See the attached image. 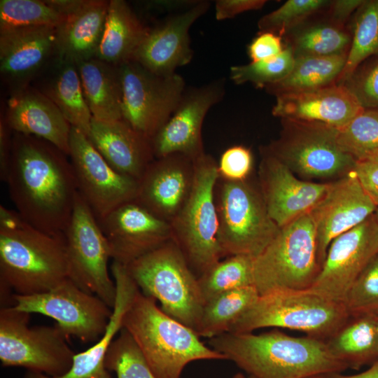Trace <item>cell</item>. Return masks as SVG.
<instances>
[{
  "instance_id": "cell-1",
  "label": "cell",
  "mask_w": 378,
  "mask_h": 378,
  "mask_svg": "<svg viewBox=\"0 0 378 378\" xmlns=\"http://www.w3.org/2000/svg\"><path fill=\"white\" fill-rule=\"evenodd\" d=\"M5 183L26 221L50 234H64L78 192L69 155L41 138L13 132Z\"/></svg>"
},
{
  "instance_id": "cell-2",
  "label": "cell",
  "mask_w": 378,
  "mask_h": 378,
  "mask_svg": "<svg viewBox=\"0 0 378 378\" xmlns=\"http://www.w3.org/2000/svg\"><path fill=\"white\" fill-rule=\"evenodd\" d=\"M208 344L254 378H307L348 368L325 340L290 336L277 329L260 334L225 332Z\"/></svg>"
},
{
  "instance_id": "cell-3",
  "label": "cell",
  "mask_w": 378,
  "mask_h": 378,
  "mask_svg": "<svg viewBox=\"0 0 378 378\" xmlns=\"http://www.w3.org/2000/svg\"><path fill=\"white\" fill-rule=\"evenodd\" d=\"M68 278L62 234H50L26 221L16 211L0 206L1 302L13 295L46 292Z\"/></svg>"
},
{
  "instance_id": "cell-4",
  "label": "cell",
  "mask_w": 378,
  "mask_h": 378,
  "mask_svg": "<svg viewBox=\"0 0 378 378\" xmlns=\"http://www.w3.org/2000/svg\"><path fill=\"white\" fill-rule=\"evenodd\" d=\"M156 300L139 290L122 321L157 378H181L184 368L200 360H226L206 346L192 328L164 313Z\"/></svg>"
},
{
  "instance_id": "cell-5",
  "label": "cell",
  "mask_w": 378,
  "mask_h": 378,
  "mask_svg": "<svg viewBox=\"0 0 378 378\" xmlns=\"http://www.w3.org/2000/svg\"><path fill=\"white\" fill-rule=\"evenodd\" d=\"M349 316L343 303L309 288L279 289L259 295L228 332H253L264 328H284L326 341Z\"/></svg>"
},
{
  "instance_id": "cell-6",
  "label": "cell",
  "mask_w": 378,
  "mask_h": 378,
  "mask_svg": "<svg viewBox=\"0 0 378 378\" xmlns=\"http://www.w3.org/2000/svg\"><path fill=\"white\" fill-rule=\"evenodd\" d=\"M139 290L161 309L195 332L204 301L197 277L172 239L125 266Z\"/></svg>"
},
{
  "instance_id": "cell-7",
  "label": "cell",
  "mask_w": 378,
  "mask_h": 378,
  "mask_svg": "<svg viewBox=\"0 0 378 378\" xmlns=\"http://www.w3.org/2000/svg\"><path fill=\"white\" fill-rule=\"evenodd\" d=\"M194 164L190 194L170 225L172 239L198 279L225 256L218 241L215 202V188L219 177L217 162L204 153L194 160Z\"/></svg>"
},
{
  "instance_id": "cell-8",
  "label": "cell",
  "mask_w": 378,
  "mask_h": 378,
  "mask_svg": "<svg viewBox=\"0 0 378 378\" xmlns=\"http://www.w3.org/2000/svg\"><path fill=\"white\" fill-rule=\"evenodd\" d=\"M321 267L316 231L309 211L280 227L255 258L254 286L259 295L279 289H308Z\"/></svg>"
},
{
  "instance_id": "cell-9",
  "label": "cell",
  "mask_w": 378,
  "mask_h": 378,
  "mask_svg": "<svg viewBox=\"0 0 378 378\" xmlns=\"http://www.w3.org/2000/svg\"><path fill=\"white\" fill-rule=\"evenodd\" d=\"M218 241L225 257L258 256L279 227L270 216L258 184L250 178L231 181L218 177L215 188Z\"/></svg>"
},
{
  "instance_id": "cell-10",
  "label": "cell",
  "mask_w": 378,
  "mask_h": 378,
  "mask_svg": "<svg viewBox=\"0 0 378 378\" xmlns=\"http://www.w3.org/2000/svg\"><path fill=\"white\" fill-rule=\"evenodd\" d=\"M279 137L262 148L298 177L335 181L354 172L356 160L337 143V128L319 123L282 119Z\"/></svg>"
},
{
  "instance_id": "cell-11",
  "label": "cell",
  "mask_w": 378,
  "mask_h": 378,
  "mask_svg": "<svg viewBox=\"0 0 378 378\" xmlns=\"http://www.w3.org/2000/svg\"><path fill=\"white\" fill-rule=\"evenodd\" d=\"M29 314L12 307L0 309V360L4 366L23 367L50 377L65 374L76 353L56 326H29Z\"/></svg>"
},
{
  "instance_id": "cell-12",
  "label": "cell",
  "mask_w": 378,
  "mask_h": 378,
  "mask_svg": "<svg viewBox=\"0 0 378 378\" xmlns=\"http://www.w3.org/2000/svg\"><path fill=\"white\" fill-rule=\"evenodd\" d=\"M64 236L68 278L113 308L116 287L108 269L111 249L97 218L79 192Z\"/></svg>"
},
{
  "instance_id": "cell-13",
  "label": "cell",
  "mask_w": 378,
  "mask_h": 378,
  "mask_svg": "<svg viewBox=\"0 0 378 378\" xmlns=\"http://www.w3.org/2000/svg\"><path fill=\"white\" fill-rule=\"evenodd\" d=\"M12 307L18 312L50 317L68 337L96 342L104 334L113 313L99 297L67 278L52 289L33 295L13 294Z\"/></svg>"
},
{
  "instance_id": "cell-14",
  "label": "cell",
  "mask_w": 378,
  "mask_h": 378,
  "mask_svg": "<svg viewBox=\"0 0 378 378\" xmlns=\"http://www.w3.org/2000/svg\"><path fill=\"white\" fill-rule=\"evenodd\" d=\"M122 120L152 139L174 113L186 90L183 78L155 74L134 60L119 66Z\"/></svg>"
},
{
  "instance_id": "cell-15",
  "label": "cell",
  "mask_w": 378,
  "mask_h": 378,
  "mask_svg": "<svg viewBox=\"0 0 378 378\" xmlns=\"http://www.w3.org/2000/svg\"><path fill=\"white\" fill-rule=\"evenodd\" d=\"M69 157L78 192L98 220L120 205L135 200L139 181L111 167L87 135L74 127Z\"/></svg>"
},
{
  "instance_id": "cell-16",
  "label": "cell",
  "mask_w": 378,
  "mask_h": 378,
  "mask_svg": "<svg viewBox=\"0 0 378 378\" xmlns=\"http://www.w3.org/2000/svg\"><path fill=\"white\" fill-rule=\"evenodd\" d=\"M377 254L378 220L374 214L332 240L309 289L343 303L356 278Z\"/></svg>"
},
{
  "instance_id": "cell-17",
  "label": "cell",
  "mask_w": 378,
  "mask_h": 378,
  "mask_svg": "<svg viewBox=\"0 0 378 378\" xmlns=\"http://www.w3.org/2000/svg\"><path fill=\"white\" fill-rule=\"evenodd\" d=\"M224 94L223 79L186 89L174 113L151 139L155 158L178 153L195 160L203 155L202 128L204 118Z\"/></svg>"
},
{
  "instance_id": "cell-18",
  "label": "cell",
  "mask_w": 378,
  "mask_h": 378,
  "mask_svg": "<svg viewBox=\"0 0 378 378\" xmlns=\"http://www.w3.org/2000/svg\"><path fill=\"white\" fill-rule=\"evenodd\" d=\"M98 222L113 261L125 266L172 239L170 223L135 200L120 205Z\"/></svg>"
},
{
  "instance_id": "cell-19",
  "label": "cell",
  "mask_w": 378,
  "mask_h": 378,
  "mask_svg": "<svg viewBox=\"0 0 378 378\" xmlns=\"http://www.w3.org/2000/svg\"><path fill=\"white\" fill-rule=\"evenodd\" d=\"M260 151L258 185L270 216L282 227L309 212L323 198L330 181L303 180L262 148Z\"/></svg>"
},
{
  "instance_id": "cell-20",
  "label": "cell",
  "mask_w": 378,
  "mask_h": 378,
  "mask_svg": "<svg viewBox=\"0 0 378 378\" xmlns=\"http://www.w3.org/2000/svg\"><path fill=\"white\" fill-rule=\"evenodd\" d=\"M377 206L355 173L332 181L321 201L310 211L316 231L321 267L334 239L373 215Z\"/></svg>"
},
{
  "instance_id": "cell-21",
  "label": "cell",
  "mask_w": 378,
  "mask_h": 378,
  "mask_svg": "<svg viewBox=\"0 0 378 378\" xmlns=\"http://www.w3.org/2000/svg\"><path fill=\"white\" fill-rule=\"evenodd\" d=\"M194 177V160L184 155L155 158L139 180L135 201L170 223L186 204Z\"/></svg>"
},
{
  "instance_id": "cell-22",
  "label": "cell",
  "mask_w": 378,
  "mask_h": 378,
  "mask_svg": "<svg viewBox=\"0 0 378 378\" xmlns=\"http://www.w3.org/2000/svg\"><path fill=\"white\" fill-rule=\"evenodd\" d=\"M209 6L207 1H197L150 28L133 60L159 75L174 74L177 68L189 64L193 56L190 29Z\"/></svg>"
},
{
  "instance_id": "cell-23",
  "label": "cell",
  "mask_w": 378,
  "mask_h": 378,
  "mask_svg": "<svg viewBox=\"0 0 378 378\" xmlns=\"http://www.w3.org/2000/svg\"><path fill=\"white\" fill-rule=\"evenodd\" d=\"M55 27L0 31V71L13 91L29 85L50 59L57 57Z\"/></svg>"
},
{
  "instance_id": "cell-24",
  "label": "cell",
  "mask_w": 378,
  "mask_h": 378,
  "mask_svg": "<svg viewBox=\"0 0 378 378\" xmlns=\"http://www.w3.org/2000/svg\"><path fill=\"white\" fill-rule=\"evenodd\" d=\"M363 109L346 87L334 83L277 95L272 114L281 119L319 122L339 129Z\"/></svg>"
},
{
  "instance_id": "cell-25",
  "label": "cell",
  "mask_w": 378,
  "mask_h": 378,
  "mask_svg": "<svg viewBox=\"0 0 378 378\" xmlns=\"http://www.w3.org/2000/svg\"><path fill=\"white\" fill-rule=\"evenodd\" d=\"M3 116L13 132L41 138L69 155L71 126L36 88L27 85L13 91Z\"/></svg>"
},
{
  "instance_id": "cell-26",
  "label": "cell",
  "mask_w": 378,
  "mask_h": 378,
  "mask_svg": "<svg viewBox=\"0 0 378 378\" xmlns=\"http://www.w3.org/2000/svg\"><path fill=\"white\" fill-rule=\"evenodd\" d=\"M88 138L118 172L139 181L155 160L152 141L122 119H92Z\"/></svg>"
},
{
  "instance_id": "cell-27",
  "label": "cell",
  "mask_w": 378,
  "mask_h": 378,
  "mask_svg": "<svg viewBox=\"0 0 378 378\" xmlns=\"http://www.w3.org/2000/svg\"><path fill=\"white\" fill-rule=\"evenodd\" d=\"M111 270L116 287V297L103 336L87 350L76 354L71 368L63 375L50 377L27 370L24 378H111L104 365L106 351L122 328L124 316L139 289L125 266L113 264Z\"/></svg>"
},
{
  "instance_id": "cell-28",
  "label": "cell",
  "mask_w": 378,
  "mask_h": 378,
  "mask_svg": "<svg viewBox=\"0 0 378 378\" xmlns=\"http://www.w3.org/2000/svg\"><path fill=\"white\" fill-rule=\"evenodd\" d=\"M108 1L85 0L57 27V57L75 64L95 57L106 22Z\"/></svg>"
},
{
  "instance_id": "cell-29",
  "label": "cell",
  "mask_w": 378,
  "mask_h": 378,
  "mask_svg": "<svg viewBox=\"0 0 378 378\" xmlns=\"http://www.w3.org/2000/svg\"><path fill=\"white\" fill-rule=\"evenodd\" d=\"M46 75L36 87L50 99L71 127L88 136L92 115L85 101L75 63L56 57Z\"/></svg>"
},
{
  "instance_id": "cell-30",
  "label": "cell",
  "mask_w": 378,
  "mask_h": 378,
  "mask_svg": "<svg viewBox=\"0 0 378 378\" xmlns=\"http://www.w3.org/2000/svg\"><path fill=\"white\" fill-rule=\"evenodd\" d=\"M150 29L126 1H109L104 30L95 57L115 66L133 60Z\"/></svg>"
},
{
  "instance_id": "cell-31",
  "label": "cell",
  "mask_w": 378,
  "mask_h": 378,
  "mask_svg": "<svg viewBox=\"0 0 378 378\" xmlns=\"http://www.w3.org/2000/svg\"><path fill=\"white\" fill-rule=\"evenodd\" d=\"M76 65L92 118L101 120L122 119V88L119 66L97 57Z\"/></svg>"
},
{
  "instance_id": "cell-32",
  "label": "cell",
  "mask_w": 378,
  "mask_h": 378,
  "mask_svg": "<svg viewBox=\"0 0 378 378\" xmlns=\"http://www.w3.org/2000/svg\"><path fill=\"white\" fill-rule=\"evenodd\" d=\"M326 342L331 354L347 368L359 369L378 359V326L375 313L350 315Z\"/></svg>"
},
{
  "instance_id": "cell-33",
  "label": "cell",
  "mask_w": 378,
  "mask_h": 378,
  "mask_svg": "<svg viewBox=\"0 0 378 378\" xmlns=\"http://www.w3.org/2000/svg\"><path fill=\"white\" fill-rule=\"evenodd\" d=\"M346 54L295 57L290 73L280 81L267 86L266 89L277 96L334 84L344 67Z\"/></svg>"
},
{
  "instance_id": "cell-34",
  "label": "cell",
  "mask_w": 378,
  "mask_h": 378,
  "mask_svg": "<svg viewBox=\"0 0 378 378\" xmlns=\"http://www.w3.org/2000/svg\"><path fill=\"white\" fill-rule=\"evenodd\" d=\"M259 296L255 286L221 293L204 303L196 332L209 339L228 332L232 325Z\"/></svg>"
},
{
  "instance_id": "cell-35",
  "label": "cell",
  "mask_w": 378,
  "mask_h": 378,
  "mask_svg": "<svg viewBox=\"0 0 378 378\" xmlns=\"http://www.w3.org/2000/svg\"><path fill=\"white\" fill-rule=\"evenodd\" d=\"M254 259L248 255H230L204 272L197 279L204 303L225 292L254 286Z\"/></svg>"
},
{
  "instance_id": "cell-36",
  "label": "cell",
  "mask_w": 378,
  "mask_h": 378,
  "mask_svg": "<svg viewBox=\"0 0 378 378\" xmlns=\"http://www.w3.org/2000/svg\"><path fill=\"white\" fill-rule=\"evenodd\" d=\"M378 55V0L365 1L356 18L351 47L337 79L343 85L366 58Z\"/></svg>"
},
{
  "instance_id": "cell-37",
  "label": "cell",
  "mask_w": 378,
  "mask_h": 378,
  "mask_svg": "<svg viewBox=\"0 0 378 378\" xmlns=\"http://www.w3.org/2000/svg\"><path fill=\"white\" fill-rule=\"evenodd\" d=\"M337 139L341 149L356 161L378 158V110L364 108L337 129Z\"/></svg>"
},
{
  "instance_id": "cell-38",
  "label": "cell",
  "mask_w": 378,
  "mask_h": 378,
  "mask_svg": "<svg viewBox=\"0 0 378 378\" xmlns=\"http://www.w3.org/2000/svg\"><path fill=\"white\" fill-rule=\"evenodd\" d=\"M64 19L46 1H0V31L39 26L57 27Z\"/></svg>"
},
{
  "instance_id": "cell-39",
  "label": "cell",
  "mask_w": 378,
  "mask_h": 378,
  "mask_svg": "<svg viewBox=\"0 0 378 378\" xmlns=\"http://www.w3.org/2000/svg\"><path fill=\"white\" fill-rule=\"evenodd\" d=\"M104 365L117 378H157L132 335L122 328L111 343Z\"/></svg>"
},
{
  "instance_id": "cell-40",
  "label": "cell",
  "mask_w": 378,
  "mask_h": 378,
  "mask_svg": "<svg viewBox=\"0 0 378 378\" xmlns=\"http://www.w3.org/2000/svg\"><path fill=\"white\" fill-rule=\"evenodd\" d=\"M295 55L291 46L284 48L278 56L230 68V79L236 84L250 83L256 87H267L284 78L291 71Z\"/></svg>"
},
{
  "instance_id": "cell-41",
  "label": "cell",
  "mask_w": 378,
  "mask_h": 378,
  "mask_svg": "<svg viewBox=\"0 0 378 378\" xmlns=\"http://www.w3.org/2000/svg\"><path fill=\"white\" fill-rule=\"evenodd\" d=\"M349 36L337 27L317 25L300 33L292 47L295 57L332 56L346 54Z\"/></svg>"
},
{
  "instance_id": "cell-42",
  "label": "cell",
  "mask_w": 378,
  "mask_h": 378,
  "mask_svg": "<svg viewBox=\"0 0 378 378\" xmlns=\"http://www.w3.org/2000/svg\"><path fill=\"white\" fill-rule=\"evenodd\" d=\"M328 2L325 0H288L262 17L258 22V27L261 32H272L281 36Z\"/></svg>"
},
{
  "instance_id": "cell-43",
  "label": "cell",
  "mask_w": 378,
  "mask_h": 378,
  "mask_svg": "<svg viewBox=\"0 0 378 378\" xmlns=\"http://www.w3.org/2000/svg\"><path fill=\"white\" fill-rule=\"evenodd\" d=\"M343 304L350 315L378 312V254L356 278Z\"/></svg>"
},
{
  "instance_id": "cell-44",
  "label": "cell",
  "mask_w": 378,
  "mask_h": 378,
  "mask_svg": "<svg viewBox=\"0 0 378 378\" xmlns=\"http://www.w3.org/2000/svg\"><path fill=\"white\" fill-rule=\"evenodd\" d=\"M218 164L219 178L231 181L250 177L253 166L251 150L243 146H233L221 154Z\"/></svg>"
},
{
  "instance_id": "cell-45",
  "label": "cell",
  "mask_w": 378,
  "mask_h": 378,
  "mask_svg": "<svg viewBox=\"0 0 378 378\" xmlns=\"http://www.w3.org/2000/svg\"><path fill=\"white\" fill-rule=\"evenodd\" d=\"M343 85L363 108L378 110V59L359 74H354Z\"/></svg>"
},
{
  "instance_id": "cell-46",
  "label": "cell",
  "mask_w": 378,
  "mask_h": 378,
  "mask_svg": "<svg viewBox=\"0 0 378 378\" xmlns=\"http://www.w3.org/2000/svg\"><path fill=\"white\" fill-rule=\"evenodd\" d=\"M281 37L276 34L261 32L248 48L251 62H259L274 58L284 50Z\"/></svg>"
},
{
  "instance_id": "cell-47",
  "label": "cell",
  "mask_w": 378,
  "mask_h": 378,
  "mask_svg": "<svg viewBox=\"0 0 378 378\" xmlns=\"http://www.w3.org/2000/svg\"><path fill=\"white\" fill-rule=\"evenodd\" d=\"M354 172L378 208V158L356 161Z\"/></svg>"
},
{
  "instance_id": "cell-48",
  "label": "cell",
  "mask_w": 378,
  "mask_h": 378,
  "mask_svg": "<svg viewBox=\"0 0 378 378\" xmlns=\"http://www.w3.org/2000/svg\"><path fill=\"white\" fill-rule=\"evenodd\" d=\"M265 0H218L215 3V17L225 20L249 10H259L266 4Z\"/></svg>"
},
{
  "instance_id": "cell-49",
  "label": "cell",
  "mask_w": 378,
  "mask_h": 378,
  "mask_svg": "<svg viewBox=\"0 0 378 378\" xmlns=\"http://www.w3.org/2000/svg\"><path fill=\"white\" fill-rule=\"evenodd\" d=\"M13 132L6 124L3 115L0 120V178L6 182L13 150Z\"/></svg>"
},
{
  "instance_id": "cell-50",
  "label": "cell",
  "mask_w": 378,
  "mask_h": 378,
  "mask_svg": "<svg viewBox=\"0 0 378 378\" xmlns=\"http://www.w3.org/2000/svg\"><path fill=\"white\" fill-rule=\"evenodd\" d=\"M331 14L334 20L344 22L356 9L365 2L363 0H336L331 1Z\"/></svg>"
},
{
  "instance_id": "cell-51",
  "label": "cell",
  "mask_w": 378,
  "mask_h": 378,
  "mask_svg": "<svg viewBox=\"0 0 378 378\" xmlns=\"http://www.w3.org/2000/svg\"><path fill=\"white\" fill-rule=\"evenodd\" d=\"M85 0H46V2L62 15H67L76 11Z\"/></svg>"
},
{
  "instance_id": "cell-52",
  "label": "cell",
  "mask_w": 378,
  "mask_h": 378,
  "mask_svg": "<svg viewBox=\"0 0 378 378\" xmlns=\"http://www.w3.org/2000/svg\"><path fill=\"white\" fill-rule=\"evenodd\" d=\"M326 378H378V359H377L369 369L356 374H344L342 372H336L326 374Z\"/></svg>"
},
{
  "instance_id": "cell-53",
  "label": "cell",
  "mask_w": 378,
  "mask_h": 378,
  "mask_svg": "<svg viewBox=\"0 0 378 378\" xmlns=\"http://www.w3.org/2000/svg\"><path fill=\"white\" fill-rule=\"evenodd\" d=\"M232 378H246L242 373L238 372Z\"/></svg>"
},
{
  "instance_id": "cell-54",
  "label": "cell",
  "mask_w": 378,
  "mask_h": 378,
  "mask_svg": "<svg viewBox=\"0 0 378 378\" xmlns=\"http://www.w3.org/2000/svg\"><path fill=\"white\" fill-rule=\"evenodd\" d=\"M326 375H316V376H312V377H307V378H326Z\"/></svg>"
},
{
  "instance_id": "cell-55",
  "label": "cell",
  "mask_w": 378,
  "mask_h": 378,
  "mask_svg": "<svg viewBox=\"0 0 378 378\" xmlns=\"http://www.w3.org/2000/svg\"><path fill=\"white\" fill-rule=\"evenodd\" d=\"M374 214H375V216H376V217H377V218L378 220V208H377V209H376V211L374 212Z\"/></svg>"
},
{
  "instance_id": "cell-56",
  "label": "cell",
  "mask_w": 378,
  "mask_h": 378,
  "mask_svg": "<svg viewBox=\"0 0 378 378\" xmlns=\"http://www.w3.org/2000/svg\"><path fill=\"white\" fill-rule=\"evenodd\" d=\"M377 316V326H378V312L375 313Z\"/></svg>"
},
{
  "instance_id": "cell-57",
  "label": "cell",
  "mask_w": 378,
  "mask_h": 378,
  "mask_svg": "<svg viewBox=\"0 0 378 378\" xmlns=\"http://www.w3.org/2000/svg\"><path fill=\"white\" fill-rule=\"evenodd\" d=\"M247 378H254V377H253L251 376H248Z\"/></svg>"
}]
</instances>
